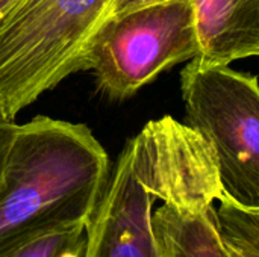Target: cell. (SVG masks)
<instances>
[{
    "label": "cell",
    "mask_w": 259,
    "mask_h": 257,
    "mask_svg": "<svg viewBox=\"0 0 259 257\" xmlns=\"http://www.w3.org/2000/svg\"><path fill=\"white\" fill-rule=\"evenodd\" d=\"M111 170L85 124L44 115L18 124L0 173V257L38 229L88 221Z\"/></svg>",
    "instance_id": "1"
},
{
    "label": "cell",
    "mask_w": 259,
    "mask_h": 257,
    "mask_svg": "<svg viewBox=\"0 0 259 257\" xmlns=\"http://www.w3.org/2000/svg\"><path fill=\"white\" fill-rule=\"evenodd\" d=\"M114 0H26L0 21V106L20 111L82 71Z\"/></svg>",
    "instance_id": "2"
},
{
    "label": "cell",
    "mask_w": 259,
    "mask_h": 257,
    "mask_svg": "<svg viewBox=\"0 0 259 257\" xmlns=\"http://www.w3.org/2000/svg\"><path fill=\"white\" fill-rule=\"evenodd\" d=\"M187 124L212 147L223 200L259 211V80L229 65L182 70Z\"/></svg>",
    "instance_id": "3"
},
{
    "label": "cell",
    "mask_w": 259,
    "mask_h": 257,
    "mask_svg": "<svg viewBox=\"0 0 259 257\" xmlns=\"http://www.w3.org/2000/svg\"><path fill=\"white\" fill-rule=\"evenodd\" d=\"M199 53L191 0H162L109 15L83 59L96 89L108 100H126L162 71Z\"/></svg>",
    "instance_id": "4"
},
{
    "label": "cell",
    "mask_w": 259,
    "mask_h": 257,
    "mask_svg": "<svg viewBox=\"0 0 259 257\" xmlns=\"http://www.w3.org/2000/svg\"><path fill=\"white\" fill-rule=\"evenodd\" d=\"M127 142L159 201L196 212L223 200L215 153L190 124L165 115L149 121Z\"/></svg>",
    "instance_id": "5"
},
{
    "label": "cell",
    "mask_w": 259,
    "mask_h": 257,
    "mask_svg": "<svg viewBox=\"0 0 259 257\" xmlns=\"http://www.w3.org/2000/svg\"><path fill=\"white\" fill-rule=\"evenodd\" d=\"M156 200L126 142L87 224L83 257H161L152 232Z\"/></svg>",
    "instance_id": "6"
},
{
    "label": "cell",
    "mask_w": 259,
    "mask_h": 257,
    "mask_svg": "<svg viewBox=\"0 0 259 257\" xmlns=\"http://www.w3.org/2000/svg\"><path fill=\"white\" fill-rule=\"evenodd\" d=\"M199 65H229L259 56V0H191Z\"/></svg>",
    "instance_id": "7"
},
{
    "label": "cell",
    "mask_w": 259,
    "mask_h": 257,
    "mask_svg": "<svg viewBox=\"0 0 259 257\" xmlns=\"http://www.w3.org/2000/svg\"><path fill=\"white\" fill-rule=\"evenodd\" d=\"M152 232L161 257H234L215 218V206L182 211L162 203L152 212Z\"/></svg>",
    "instance_id": "8"
},
{
    "label": "cell",
    "mask_w": 259,
    "mask_h": 257,
    "mask_svg": "<svg viewBox=\"0 0 259 257\" xmlns=\"http://www.w3.org/2000/svg\"><path fill=\"white\" fill-rule=\"evenodd\" d=\"M88 221L71 220L38 229L14 244L2 257H83Z\"/></svg>",
    "instance_id": "9"
},
{
    "label": "cell",
    "mask_w": 259,
    "mask_h": 257,
    "mask_svg": "<svg viewBox=\"0 0 259 257\" xmlns=\"http://www.w3.org/2000/svg\"><path fill=\"white\" fill-rule=\"evenodd\" d=\"M215 208L220 233L234 257H259V211L222 200Z\"/></svg>",
    "instance_id": "10"
},
{
    "label": "cell",
    "mask_w": 259,
    "mask_h": 257,
    "mask_svg": "<svg viewBox=\"0 0 259 257\" xmlns=\"http://www.w3.org/2000/svg\"><path fill=\"white\" fill-rule=\"evenodd\" d=\"M17 126L18 124H15L14 118H11L5 112V109L0 106V173H2V168H3L5 159H6L11 141L17 130Z\"/></svg>",
    "instance_id": "11"
},
{
    "label": "cell",
    "mask_w": 259,
    "mask_h": 257,
    "mask_svg": "<svg viewBox=\"0 0 259 257\" xmlns=\"http://www.w3.org/2000/svg\"><path fill=\"white\" fill-rule=\"evenodd\" d=\"M156 2H162V0H114L111 15H112V14L126 12V11H131V9H135V8L144 6V5L156 3Z\"/></svg>",
    "instance_id": "12"
},
{
    "label": "cell",
    "mask_w": 259,
    "mask_h": 257,
    "mask_svg": "<svg viewBox=\"0 0 259 257\" xmlns=\"http://www.w3.org/2000/svg\"><path fill=\"white\" fill-rule=\"evenodd\" d=\"M26 0H0V21L8 18L14 11H17Z\"/></svg>",
    "instance_id": "13"
}]
</instances>
